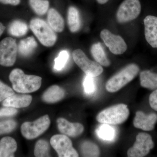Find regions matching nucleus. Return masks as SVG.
I'll return each instance as SVG.
<instances>
[{"label": "nucleus", "instance_id": "nucleus-25", "mask_svg": "<svg viewBox=\"0 0 157 157\" xmlns=\"http://www.w3.org/2000/svg\"><path fill=\"white\" fill-rule=\"evenodd\" d=\"M96 133L100 138L107 141H111L115 136L114 128L107 124H103L99 127L96 131Z\"/></svg>", "mask_w": 157, "mask_h": 157}, {"label": "nucleus", "instance_id": "nucleus-5", "mask_svg": "<svg viewBox=\"0 0 157 157\" xmlns=\"http://www.w3.org/2000/svg\"><path fill=\"white\" fill-rule=\"evenodd\" d=\"M73 57L76 64L86 75L96 77L101 75L104 71L100 64L89 59L81 49L74 50Z\"/></svg>", "mask_w": 157, "mask_h": 157}, {"label": "nucleus", "instance_id": "nucleus-16", "mask_svg": "<svg viewBox=\"0 0 157 157\" xmlns=\"http://www.w3.org/2000/svg\"><path fill=\"white\" fill-rule=\"evenodd\" d=\"M17 149V144L14 138L3 137L0 140V157H12Z\"/></svg>", "mask_w": 157, "mask_h": 157}, {"label": "nucleus", "instance_id": "nucleus-11", "mask_svg": "<svg viewBox=\"0 0 157 157\" xmlns=\"http://www.w3.org/2000/svg\"><path fill=\"white\" fill-rule=\"evenodd\" d=\"M100 36L104 44L113 54H122L127 50L126 43L120 36L114 35L106 29L101 31Z\"/></svg>", "mask_w": 157, "mask_h": 157}, {"label": "nucleus", "instance_id": "nucleus-6", "mask_svg": "<svg viewBox=\"0 0 157 157\" xmlns=\"http://www.w3.org/2000/svg\"><path fill=\"white\" fill-rule=\"evenodd\" d=\"M141 11L139 0H124L119 7L116 17L118 22L125 23L134 20Z\"/></svg>", "mask_w": 157, "mask_h": 157}, {"label": "nucleus", "instance_id": "nucleus-36", "mask_svg": "<svg viewBox=\"0 0 157 157\" xmlns=\"http://www.w3.org/2000/svg\"><path fill=\"white\" fill-rule=\"evenodd\" d=\"M109 0H97L99 4H101V5H103V4H106V3L108 2Z\"/></svg>", "mask_w": 157, "mask_h": 157}, {"label": "nucleus", "instance_id": "nucleus-20", "mask_svg": "<svg viewBox=\"0 0 157 157\" xmlns=\"http://www.w3.org/2000/svg\"><path fill=\"white\" fill-rule=\"evenodd\" d=\"M140 85L142 87L151 90L157 89V73L144 70L140 73Z\"/></svg>", "mask_w": 157, "mask_h": 157}, {"label": "nucleus", "instance_id": "nucleus-29", "mask_svg": "<svg viewBox=\"0 0 157 157\" xmlns=\"http://www.w3.org/2000/svg\"><path fill=\"white\" fill-rule=\"evenodd\" d=\"M83 85L85 92L87 94H91L95 91V83L93 76L86 75L84 78Z\"/></svg>", "mask_w": 157, "mask_h": 157}, {"label": "nucleus", "instance_id": "nucleus-22", "mask_svg": "<svg viewBox=\"0 0 157 157\" xmlns=\"http://www.w3.org/2000/svg\"><path fill=\"white\" fill-rule=\"evenodd\" d=\"M91 52L97 63L104 67H108L110 63L100 43H95L92 46Z\"/></svg>", "mask_w": 157, "mask_h": 157}, {"label": "nucleus", "instance_id": "nucleus-3", "mask_svg": "<svg viewBox=\"0 0 157 157\" xmlns=\"http://www.w3.org/2000/svg\"><path fill=\"white\" fill-rule=\"evenodd\" d=\"M130 112L126 104H117L101 111L97 115L99 122L109 125L120 124L128 119Z\"/></svg>", "mask_w": 157, "mask_h": 157}, {"label": "nucleus", "instance_id": "nucleus-14", "mask_svg": "<svg viewBox=\"0 0 157 157\" xmlns=\"http://www.w3.org/2000/svg\"><path fill=\"white\" fill-rule=\"evenodd\" d=\"M57 123L60 132L70 137H77L84 131V127L81 124L70 122L63 118H59Z\"/></svg>", "mask_w": 157, "mask_h": 157}, {"label": "nucleus", "instance_id": "nucleus-35", "mask_svg": "<svg viewBox=\"0 0 157 157\" xmlns=\"http://www.w3.org/2000/svg\"><path fill=\"white\" fill-rule=\"evenodd\" d=\"M6 29V27L2 23L0 22V37L2 36V34L4 33Z\"/></svg>", "mask_w": 157, "mask_h": 157}, {"label": "nucleus", "instance_id": "nucleus-18", "mask_svg": "<svg viewBox=\"0 0 157 157\" xmlns=\"http://www.w3.org/2000/svg\"><path fill=\"white\" fill-rule=\"evenodd\" d=\"M65 96V91L58 86L48 88L43 94L42 100L47 103H54L61 100Z\"/></svg>", "mask_w": 157, "mask_h": 157}, {"label": "nucleus", "instance_id": "nucleus-28", "mask_svg": "<svg viewBox=\"0 0 157 157\" xmlns=\"http://www.w3.org/2000/svg\"><path fill=\"white\" fill-rule=\"evenodd\" d=\"M69 59V54L67 50L60 52L58 56L55 59L54 69L57 71H60L64 68Z\"/></svg>", "mask_w": 157, "mask_h": 157}, {"label": "nucleus", "instance_id": "nucleus-9", "mask_svg": "<svg viewBox=\"0 0 157 157\" xmlns=\"http://www.w3.org/2000/svg\"><path fill=\"white\" fill-rule=\"evenodd\" d=\"M154 147V143L150 135L146 133L137 135L134 145L128 150V157H143L147 155Z\"/></svg>", "mask_w": 157, "mask_h": 157}, {"label": "nucleus", "instance_id": "nucleus-32", "mask_svg": "<svg viewBox=\"0 0 157 157\" xmlns=\"http://www.w3.org/2000/svg\"><path fill=\"white\" fill-rule=\"evenodd\" d=\"M17 109L13 107H6L0 109V117L4 116H12L16 114Z\"/></svg>", "mask_w": 157, "mask_h": 157}, {"label": "nucleus", "instance_id": "nucleus-33", "mask_svg": "<svg viewBox=\"0 0 157 157\" xmlns=\"http://www.w3.org/2000/svg\"><path fill=\"white\" fill-rule=\"evenodd\" d=\"M150 105L154 110L157 111V89L151 94L149 99Z\"/></svg>", "mask_w": 157, "mask_h": 157}, {"label": "nucleus", "instance_id": "nucleus-15", "mask_svg": "<svg viewBox=\"0 0 157 157\" xmlns=\"http://www.w3.org/2000/svg\"><path fill=\"white\" fill-rule=\"evenodd\" d=\"M32 101V97L29 95L14 94L5 99L3 105L15 108H23L29 106Z\"/></svg>", "mask_w": 157, "mask_h": 157}, {"label": "nucleus", "instance_id": "nucleus-13", "mask_svg": "<svg viewBox=\"0 0 157 157\" xmlns=\"http://www.w3.org/2000/svg\"><path fill=\"white\" fill-rule=\"evenodd\" d=\"M144 23L147 42L153 48H157V17L148 15L144 18Z\"/></svg>", "mask_w": 157, "mask_h": 157}, {"label": "nucleus", "instance_id": "nucleus-27", "mask_svg": "<svg viewBox=\"0 0 157 157\" xmlns=\"http://www.w3.org/2000/svg\"><path fill=\"white\" fill-rule=\"evenodd\" d=\"M49 144L46 140H40L37 141L35 145L34 155L36 157L49 156Z\"/></svg>", "mask_w": 157, "mask_h": 157}, {"label": "nucleus", "instance_id": "nucleus-17", "mask_svg": "<svg viewBox=\"0 0 157 157\" xmlns=\"http://www.w3.org/2000/svg\"><path fill=\"white\" fill-rule=\"evenodd\" d=\"M47 20L48 25L54 31L61 33L64 29L63 18L60 14L54 9H51L48 11Z\"/></svg>", "mask_w": 157, "mask_h": 157}, {"label": "nucleus", "instance_id": "nucleus-21", "mask_svg": "<svg viewBox=\"0 0 157 157\" xmlns=\"http://www.w3.org/2000/svg\"><path fill=\"white\" fill-rule=\"evenodd\" d=\"M38 44L33 37H29L22 39L18 45V51L21 55L28 56L35 51Z\"/></svg>", "mask_w": 157, "mask_h": 157}, {"label": "nucleus", "instance_id": "nucleus-1", "mask_svg": "<svg viewBox=\"0 0 157 157\" xmlns=\"http://www.w3.org/2000/svg\"><path fill=\"white\" fill-rule=\"evenodd\" d=\"M9 79L13 89L18 93L34 92L39 90L42 85L41 77L26 75L19 69H15L11 71L9 75Z\"/></svg>", "mask_w": 157, "mask_h": 157}, {"label": "nucleus", "instance_id": "nucleus-10", "mask_svg": "<svg viewBox=\"0 0 157 157\" xmlns=\"http://www.w3.org/2000/svg\"><path fill=\"white\" fill-rule=\"evenodd\" d=\"M50 144L59 157H78L72 141L66 135H54L51 138Z\"/></svg>", "mask_w": 157, "mask_h": 157}, {"label": "nucleus", "instance_id": "nucleus-23", "mask_svg": "<svg viewBox=\"0 0 157 157\" xmlns=\"http://www.w3.org/2000/svg\"><path fill=\"white\" fill-rule=\"evenodd\" d=\"M28 27L26 24L20 20L13 21L9 28V34L15 37H21L27 33Z\"/></svg>", "mask_w": 157, "mask_h": 157}, {"label": "nucleus", "instance_id": "nucleus-2", "mask_svg": "<svg viewBox=\"0 0 157 157\" xmlns=\"http://www.w3.org/2000/svg\"><path fill=\"white\" fill-rule=\"evenodd\" d=\"M139 68L135 64L128 65L109 78L106 89L109 93H115L132 81L139 73Z\"/></svg>", "mask_w": 157, "mask_h": 157}, {"label": "nucleus", "instance_id": "nucleus-8", "mask_svg": "<svg viewBox=\"0 0 157 157\" xmlns=\"http://www.w3.org/2000/svg\"><path fill=\"white\" fill-rule=\"evenodd\" d=\"M17 47L16 41L11 37H7L0 42V65L10 67L16 61Z\"/></svg>", "mask_w": 157, "mask_h": 157}, {"label": "nucleus", "instance_id": "nucleus-34", "mask_svg": "<svg viewBox=\"0 0 157 157\" xmlns=\"http://www.w3.org/2000/svg\"><path fill=\"white\" fill-rule=\"evenodd\" d=\"M0 3L5 5L17 6L21 3V0H0Z\"/></svg>", "mask_w": 157, "mask_h": 157}, {"label": "nucleus", "instance_id": "nucleus-26", "mask_svg": "<svg viewBox=\"0 0 157 157\" xmlns=\"http://www.w3.org/2000/svg\"><path fill=\"white\" fill-rule=\"evenodd\" d=\"M81 150L85 157H98L100 155L99 147L97 144L91 141L83 142L81 145Z\"/></svg>", "mask_w": 157, "mask_h": 157}, {"label": "nucleus", "instance_id": "nucleus-31", "mask_svg": "<svg viewBox=\"0 0 157 157\" xmlns=\"http://www.w3.org/2000/svg\"><path fill=\"white\" fill-rule=\"evenodd\" d=\"M14 94L13 90L0 81V102Z\"/></svg>", "mask_w": 157, "mask_h": 157}, {"label": "nucleus", "instance_id": "nucleus-24", "mask_svg": "<svg viewBox=\"0 0 157 157\" xmlns=\"http://www.w3.org/2000/svg\"><path fill=\"white\" fill-rule=\"evenodd\" d=\"M29 4L34 12L39 15L46 14L49 7L48 0H29Z\"/></svg>", "mask_w": 157, "mask_h": 157}, {"label": "nucleus", "instance_id": "nucleus-30", "mask_svg": "<svg viewBox=\"0 0 157 157\" xmlns=\"http://www.w3.org/2000/svg\"><path fill=\"white\" fill-rule=\"evenodd\" d=\"M16 126V123L14 121L8 120L0 122V135L12 132Z\"/></svg>", "mask_w": 157, "mask_h": 157}, {"label": "nucleus", "instance_id": "nucleus-7", "mask_svg": "<svg viewBox=\"0 0 157 157\" xmlns=\"http://www.w3.org/2000/svg\"><path fill=\"white\" fill-rule=\"evenodd\" d=\"M50 120L48 115L43 116L37 120L29 122H26L21 126L23 136L28 139H33L43 134L49 128Z\"/></svg>", "mask_w": 157, "mask_h": 157}, {"label": "nucleus", "instance_id": "nucleus-12", "mask_svg": "<svg viewBox=\"0 0 157 157\" xmlns=\"http://www.w3.org/2000/svg\"><path fill=\"white\" fill-rule=\"evenodd\" d=\"M157 122V115L151 113L146 115L141 111L136 112L133 121L134 126L137 128L143 131H151L154 129L155 124Z\"/></svg>", "mask_w": 157, "mask_h": 157}, {"label": "nucleus", "instance_id": "nucleus-19", "mask_svg": "<svg viewBox=\"0 0 157 157\" xmlns=\"http://www.w3.org/2000/svg\"><path fill=\"white\" fill-rule=\"evenodd\" d=\"M68 25L70 32L74 33L78 32L81 27V20L78 9L73 6H70L68 10Z\"/></svg>", "mask_w": 157, "mask_h": 157}, {"label": "nucleus", "instance_id": "nucleus-4", "mask_svg": "<svg viewBox=\"0 0 157 157\" xmlns=\"http://www.w3.org/2000/svg\"><path fill=\"white\" fill-rule=\"evenodd\" d=\"M30 28L40 43L46 47L55 45L57 36L54 31L43 20L34 18L31 21Z\"/></svg>", "mask_w": 157, "mask_h": 157}]
</instances>
